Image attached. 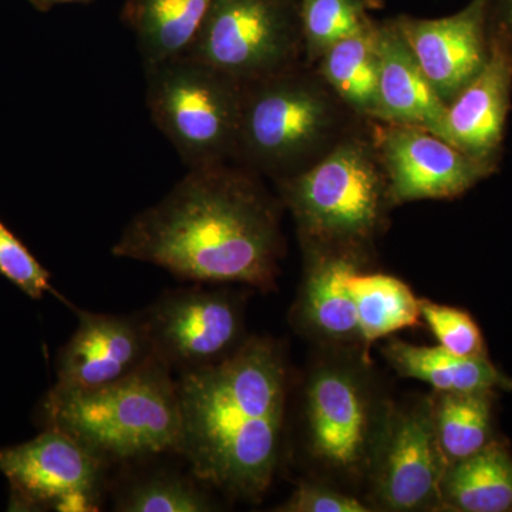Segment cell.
<instances>
[{
  "mask_svg": "<svg viewBox=\"0 0 512 512\" xmlns=\"http://www.w3.org/2000/svg\"><path fill=\"white\" fill-rule=\"evenodd\" d=\"M111 252L191 284L272 291L284 252L279 207L241 165L191 168L128 222Z\"/></svg>",
  "mask_w": 512,
  "mask_h": 512,
  "instance_id": "obj_1",
  "label": "cell"
},
{
  "mask_svg": "<svg viewBox=\"0 0 512 512\" xmlns=\"http://www.w3.org/2000/svg\"><path fill=\"white\" fill-rule=\"evenodd\" d=\"M178 458L222 493L259 500L271 487L284 436L288 367L275 340L248 338L218 365L177 376Z\"/></svg>",
  "mask_w": 512,
  "mask_h": 512,
  "instance_id": "obj_2",
  "label": "cell"
},
{
  "mask_svg": "<svg viewBox=\"0 0 512 512\" xmlns=\"http://www.w3.org/2000/svg\"><path fill=\"white\" fill-rule=\"evenodd\" d=\"M39 417L45 429L63 431L111 468L178 457L177 376L157 357L134 375L103 389L86 393L49 390Z\"/></svg>",
  "mask_w": 512,
  "mask_h": 512,
  "instance_id": "obj_3",
  "label": "cell"
},
{
  "mask_svg": "<svg viewBox=\"0 0 512 512\" xmlns=\"http://www.w3.org/2000/svg\"><path fill=\"white\" fill-rule=\"evenodd\" d=\"M345 104L322 77L298 67L244 86L235 164L276 181L335 146Z\"/></svg>",
  "mask_w": 512,
  "mask_h": 512,
  "instance_id": "obj_4",
  "label": "cell"
},
{
  "mask_svg": "<svg viewBox=\"0 0 512 512\" xmlns=\"http://www.w3.org/2000/svg\"><path fill=\"white\" fill-rule=\"evenodd\" d=\"M309 249L353 252L376 234L389 200L376 147L343 138L301 173L278 181Z\"/></svg>",
  "mask_w": 512,
  "mask_h": 512,
  "instance_id": "obj_5",
  "label": "cell"
},
{
  "mask_svg": "<svg viewBox=\"0 0 512 512\" xmlns=\"http://www.w3.org/2000/svg\"><path fill=\"white\" fill-rule=\"evenodd\" d=\"M144 69L151 120L188 170L232 160L244 86L187 56Z\"/></svg>",
  "mask_w": 512,
  "mask_h": 512,
  "instance_id": "obj_6",
  "label": "cell"
},
{
  "mask_svg": "<svg viewBox=\"0 0 512 512\" xmlns=\"http://www.w3.org/2000/svg\"><path fill=\"white\" fill-rule=\"evenodd\" d=\"M299 0H211L187 57L242 86L298 67Z\"/></svg>",
  "mask_w": 512,
  "mask_h": 512,
  "instance_id": "obj_7",
  "label": "cell"
},
{
  "mask_svg": "<svg viewBox=\"0 0 512 512\" xmlns=\"http://www.w3.org/2000/svg\"><path fill=\"white\" fill-rule=\"evenodd\" d=\"M212 286L170 289L137 312L154 356L174 375L218 365L248 339L241 299Z\"/></svg>",
  "mask_w": 512,
  "mask_h": 512,
  "instance_id": "obj_8",
  "label": "cell"
},
{
  "mask_svg": "<svg viewBox=\"0 0 512 512\" xmlns=\"http://www.w3.org/2000/svg\"><path fill=\"white\" fill-rule=\"evenodd\" d=\"M111 470L82 444L50 427L26 443L0 448L10 511H100Z\"/></svg>",
  "mask_w": 512,
  "mask_h": 512,
  "instance_id": "obj_9",
  "label": "cell"
},
{
  "mask_svg": "<svg viewBox=\"0 0 512 512\" xmlns=\"http://www.w3.org/2000/svg\"><path fill=\"white\" fill-rule=\"evenodd\" d=\"M377 140L393 204L460 197L495 167L419 127L386 124Z\"/></svg>",
  "mask_w": 512,
  "mask_h": 512,
  "instance_id": "obj_10",
  "label": "cell"
},
{
  "mask_svg": "<svg viewBox=\"0 0 512 512\" xmlns=\"http://www.w3.org/2000/svg\"><path fill=\"white\" fill-rule=\"evenodd\" d=\"M77 328L56 360L57 393H86L134 375L154 359L146 329L133 315L73 308Z\"/></svg>",
  "mask_w": 512,
  "mask_h": 512,
  "instance_id": "obj_11",
  "label": "cell"
},
{
  "mask_svg": "<svg viewBox=\"0 0 512 512\" xmlns=\"http://www.w3.org/2000/svg\"><path fill=\"white\" fill-rule=\"evenodd\" d=\"M386 427L377 466L379 503L390 511L441 504L440 485L448 464L434 430L433 406L420 404L394 414Z\"/></svg>",
  "mask_w": 512,
  "mask_h": 512,
  "instance_id": "obj_12",
  "label": "cell"
},
{
  "mask_svg": "<svg viewBox=\"0 0 512 512\" xmlns=\"http://www.w3.org/2000/svg\"><path fill=\"white\" fill-rule=\"evenodd\" d=\"M424 76L444 103L450 104L484 69L490 53L488 0H471L454 15L440 19L394 20Z\"/></svg>",
  "mask_w": 512,
  "mask_h": 512,
  "instance_id": "obj_13",
  "label": "cell"
},
{
  "mask_svg": "<svg viewBox=\"0 0 512 512\" xmlns=\"http://www.w3.org/2000/svg\"><path fill=\"white\" fill-rule=\"evenodd\" d=\"M306 420L312 453L338 470H357L372 450L370 404L348 370L326 367L306 390Z\"/></svg>",
  "mask_w": 512,
  "mask_h": 512,
  "instance_id": "obj_14",
  "label": "cell"
},
{
  "mask_svg": "<svg viewBox=\"0 0 512 512\" xmlns=\"http://www.w3.org/2000/svg\"><path fill=\"white\" fill-rule=\"evenodd\" d=\"M512 47L490 30L484 69L447 106L446 137L467 156L497 163L511 106Z\"/></svg>",
  "mask_w": 512,
  "mask_h": 512,
  "instance_id": "obj_15",
  "label": "cell"
},
{
  "mask_svg": "<svg viewBox=\"0 0 512 512\" xmlns=\"http://www.w3.org/2000/svg\"><path fill=\"white\" fill-rule=\"evenodd\" d=\"M379 93L373 119L446 137L447 104L424 76L396 23L376 25Z\"/></svg>",
  "mask_w": 512,
  "mask_h": 512,
  "instance_id": "obj_16",
  "label": "cell"
},
{
  "mask_svg": "<svg viewBox=\"0 0 512 512\" xmlns=\"http://www.w3.org/2000/svg\"><path fill=\"white\" fill-rule=\"evenodd\" d=\"M293 309L296 325L312 335L335 343L359 342L356 306L348 279L357 271L353 252L315 251Z\"/></svg>",
  "mask_w": 512,
  "mask_h": 512,
  "instance_id": "obj_17",
  "label": "cell"
},
{
  "mask_svg": "<svg viewBox=\"0 0 512 512\" xmlns=\"http://www.w3.org/2000/svg\"><path fill=\"white\" fill-rule=\"evenodd\" d=\"M397 375L430 384L439 393L498 392L511 390L512 379L488 356H457L436 346H416L393 339L383 348Z\"/></svg>",
  "mask_w": 512,
  "mask_h": 512,
  "instance_id": "obj_18",
  "label": "cell"
},
{
  "mask_svg": "<svg viewBox=\"0 0 512 512\" xmlns=\"http://www.w3.org/2000/svg\"><path fill=\"white\" fill-rule=\"evenodd\" d=\"M210 5L211 0H126L121 19L148 66L187 55Z\"/></svg>",
  "mask_w": 512,
  "mask_h": 512,
  "instance_id": "obj_19",
  "label": "cell"
},
{
  "mask_svg": "<svg viewBox=\"0 0 512 512\" xmlns=\"http://www.w3.org/2000/svg\"><path fill=\"white\" fill-rule=\"evenodd\" d=\"M441 505L461 512L512 511V454L500 441L448 464L440 485Z\"/></svg>",
  "mask_w": 512,
  "mask_h": 512,
  "instance_id": "obj_20",
  "label": "cell"
},
{
  "mask_svg": "<svg viewBox=\"0 0 512 512\" xmlns=\"http://www.w3.org/2000/svg\"><path fill=\"white\" fill-rule=\"evenodd\" d=\"M121 476L113 494L114 511L119 512H208L217 510L207 485L174 468L141 467V463L120 467Z\"/></svg>",
  "mask_w": 512,
  "mask_h": 512,
  "instance_id": "obj_21",
  "label": "cell"
},
{
  "mask_svg": "<svg viewBox=\"0 0 512 512\" xmlns=\"http://www.w3.org/2000/svg\"><path fill=\"white\" fill-rule=\"evenodd\" d=\"M348 288L356 306L359 342L365 350L377 340L419 323L420 299L394 276L362 274L357 269L349 276Z\"/></svg>",
  "mask_w": 512,
  "mask_h": 512,
  "instance_id": "obj_22",
  "label": "cell"
},
{
  "mask_svg": "<svg viewBox=\"0 0 512 512\" xmlns=\"http://www.w3.org/2000/svg\"><path fill=\"white\" fill-rule=\"evenodd\" d=\"M320 77L348 109L375 117L379 93L376 23L326 50L319 59Z\"/></svg>",
  "mask_w": 512,
  "mask_h": 512,
  "instance_id": "obj_23",
  "label": "cell"
},
{
  "mask_svg": "<svg viewBox=\"0 0 512 512\" xmlns=\"http://www.w3.org/2000/svg\"><path fill=\"white\" fill-rule=\"evenodd\" d=\"M493 392L440 393L433 406L434 430L444 460L457 463L493 439Z\"/></svg>",
  "mask_w": 512,
  "mask_h": 512,
  "instance_id": "obj_24",
  "label": "cell"
},
{
  "mask_svg": "<svg viewBox=\"0 0 512 512\" xmlns=\"http://www.w3.org/2000/svg\"><path fill=\"white\" fill-rule=\"evenodd\" d=\"M303 50L311 62L336 43L372 28L366 0H299Z\"/></svg>",
  "mask_w": 512,
  "mask_h": 512,
  "instance_id": "obj_25",
  "label": "cell"
},
{
  "mask_svg": "<svg viewBox=\"0 0 512 512\" xmlns=\"http://www.w3.org/2000/svg\"><path fill=\"white\" fill-rule=\"evenodd\" d=\"M420 313L441 348L457 356H487L483 332L470 313L427 299H420Z\"/></svg>",
  "mask_w": 512,
  "mask_h": 512,
  "instance_id": "obj_26",
  "label": "cell"
},
{
  "mask_svg": "<svg viewBox=\"0 0 512 512\" xmlns=\"http://www.w3.org/2000/svg\"><path fill=\"white\" fill-rule=\"evenodd\" d=\"M0 275L33 301H40L45 293H59L50 284L49 271L37 261L36 256L16 237L12 229L0 221Z\"/></svg>",
  "mask_w": 512,
  "mask_h": 512,
  "instance_id": "obj_27",
  "label": "cell"
},
{
  "mask_svg": "<svg viewBox=\"0 0 512 512\" xmlns=\"http://www.w3.org/2000/svg\"><path fill=\"white\" fill-rule=\"evenodd\" d=\"M282 512H367L355 497L318 484H302L281 507Z\"/></svg>",
  "mask_w": 512,
  "mask_h": 512,
  "instance_id": "obj_28",
  "label": "cell"
},
{
  "mask_svg": "<svg viewBox=\"0 0 512 512\" xmlns=\"http://www.w3.org/2000/svg\"><path fill=\"white\" fill-rule=\"evenodd\" d=\"M490 30L512 47V0H488Z\"/></svg>",
  "mask_w": 512,
  "mask_h": 512,
  "instance_id": "obj_29",
  "label": "cell"
},
{
  "mask_svg": "<svg viewBox=\"0 0 512 512\" xmlns=\"http://www.w3.org/2000/svg\"><path fill=\"white\" fill-rule=\"evenodd\" d=\"M94 0H29L30 5L33 6L39 12H49L56 6L60 5H72V3H92Z\"/></svg>",
  "mask_w": 512,
  "mask_h": 512,
  "instance_id": "obj_30",
  "label": "cell"
}]
</instances>
